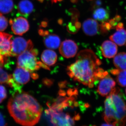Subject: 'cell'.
Returning <instances> with one entry per match:
<instances>
[{"label":"cell","instance_id":"1","mask_svg":"<svg viewBox=\"0 0 126 126\" xmlns=\"http://www.w3.org/2000/svg\"><path fill=\"white\" fill-rule=\"evenodd\" d=\"M101 61L92 50L86 49L79 52L76 61L67 67V74L71 78L89 88L94 83L108 75L100 68Z\"/></svg>","mask_w":126,"mask_h":126},{"label":"cell","instance_id":"2","mask_svg":"<svg viewBox=\"0 0 126 126\" xmlns=\"http://www.w3.org/2000/svg\"><path fill=\"white\" fill-rule=\"evenodd\" d=\"M76 89H69L65 93L63 90L59 92V97L50 105L46 113L54 126H73L80 118L79 113L73 112L74 109L78 106L76 97Z\"/></svg>","mask_w":126,"mask_h":126},{"label":"cell","instance_id":"3","mask_svg":"<svg viewBox=\"0 0 126 126\" xmlns=\"http://www.w3.org/2000/svg\"><path fill=\"white\" fill-rule=\"evenodd\" d=\"M7 108L15 121L24 126L37 124L43 111L42 107L35 98L22 92L17 93L9 99Z\"/></svg>","mask_w":126,"mask_h":126},{"label":"cell","instance_id":"4","mask_svg":"<svg viewBox=\"0 0 126 126\" xmlns=\"http://www.w3.org/2000/svg\"><path fill=\"white\" fill-rule=\"evenodd\" d=\"M120 89L115 88L104 102L103 118L109 125L124 126L126 123V103Z\"/></svg>","mask_w":126,"mask_h":126},{"label":"cell","instance_id":"5","mask_svg":"<svg viewBox=\"0 0 126 126\" xmlns=\"http://www.w3.org/2000/svg\"><path fill=\"white\" fill-rule=\"evenodd\" d=\"M38 53V50L33 49L18 55L17 62L18 67L23 68L30 72L38 70L41 67L48 69L47 65L38 61L36 56Z\"/></svg>","mask_w":126,"mask_h":126},{"label":"cell","instance_id":"6","mask_svg":"<svg viewBox=\"0 0 126 126\" xmlns=\"http://www.w3.org/2000/svg\"><path fill=\"white\" fill-rule=\"evenodd\" d=\"M33 45L30 40H26L21 37H16L12 41L11 56H18L33 49Z\"/></svg>","mask_w":126,"mask_h":126},{"label":"cell","instance_id":"7","mask_svg":"<svg viewBox=\"0 0 126 126\" xmlns=\"http://www.w3.org/2000/svg\"><path fill=\"white\" fill-rule=\"evenodd\" d=\"M12 35L0 32V66L2 67L4 58L11 56V40Z\"/></svg>","mask_w":126,"mask_h":126},{"label":"cell","instance_id":"8","mask_svg":"<svg viewBox=\"0 0 126 126\" xmlns=\"http://www.w3.org/2000/svg\"><path fill=\"white\" fill-rule=\"evenodd\" d=\"M116 84L114 79L108 74L101 79L97 92L102 96H108L115 89Z\"/></svg>","mask_w":126,"mask_h":126},{"label":"cell","instance_id":"9","mask_svg":"<svg viewBox=\"0 0 126 126\" xmlns=\"http://www.w3.org/2000/svg\"><path fill=\"white\" fill-rule=\"evenodd\" d=\"M9 22L11 25L12 31L15 34L17 35H23L29 29V22L24 17H17L13 20H10Z\"/></svg>","mask_w":126,"mask_h":126},{"label":"cell","instance_id":"10","mask_svg":"<svg viewBox=\"0 0 126 126\" xmlns=\"http://www.w3.org/2000/svg\"><path fill=\"white\" fill-rule=\"evenodd\" d=\"M78 47L76 43L72 40H65L62 42L59 47L60 54L66 58H70L75 56Z\"/></svg>","mask_w":126,"mask_h":126},{"label":"cell","instance_id":"11","mask_svg":"<svg viewBox=\"0 0 126 126\" xmlns=\"http://www.w3.org/2000/svg\"><path fill=\"white\" fill-rule=\"evenodd\" d=\"M82 29L84 33L89 36L96 35L100 31V25L96 20L89 18L84 21Z\"/></svg>","mask_w":126,"mask_h":126},{"label":"cell","instance_id":"12","mask_svg":"<svg viewBox=\"0 0 126 126\" xmlns=\"http://www.w3.org/2000/svg\"><path fill=\"white\" fill-rule=\"evenodd\" d=\"M30 73L23 68L18 67L14 71L12 76L16 83L20 85H23L30 81L31 76Z\"/></svg>","mask_w":126,"mask_h":126},{"label":"cell","instance_id":"13","mask_svg":"<svg viewBox=\"0 0 126 126\" xmlns=\"http://www.w3.org/2000/svg\"><path fill=\"white\" fill-rule=\"evenodd\" d=\"M101 50L104 57L112 58L117 54L118 48L117 45L112 41L106 40L102 44Z\"/></svg>","mask_w":126,"mask_h":126},{"label":"cell","instance_id":"14","mask_svg":"<svg viewBox=\"0 0 126 126\" xmlns=\"http://www.w3.org/2000/svg\"><path fill=\"white\" fill-rule=\"evenodd\" d=\"M44 43L46 47L49 49H55L60 46L61 40L57 35L49 34L45 36Z\"/></svg>","mask_w":126,"mask_h":126},{"label":"cell","instance_id":"15","mask_svg":"<svg viewBox=\"0 0 126 126\" xmlns=\"http://www.w3.org/2000/svg\"><path fill=\"white\" fill-rule=\"evenodd\" d=\"M58 56L55 52L50 49L44 50L41 55V59L44 64L48 66L55 64Z\"/></svg>","mask_w":126,"mask_h":126},{"label":"cell","instance_id":"16","mask_svg":"<svg viewBox=\"0 0 126 126\" xmlns=\"http://www.w3.org/2000/svg\"><path fill=\"white\" fill-rule=\"evenodd\" d=\"M33 5L29 0H22L18 4V10L20 14L27 17L33 11Z\"/></svg>","mask_w":126,"mask_h":126},{"label":"cell","instance_id":"17","mask_svg":"<svg viewBox=\"0 0 126 126\" xmlns=\"http://www.w3.org/2000/svg\"><path fill=\"white\" fill-rule=\"evenodd\" d=\"M110 40L119 46H126V31L124 28L117 31L109 37Z\"/></svg>","mask_w":126,"mask_h":126},{"label":"cell","instance_id":"18","mask_svg":"<svg viewBox=\"0 0 126 126\" xmlns=\"http://www.w3.org/2000/svg\"><path fill=\"white\" fill-rule=\"evenodd\" d=\"M113 63L117 69L126 70V53L121 52L117 54L113 58Z\"/></svg>","mask_w":126,"mask_h":126},{"label":"cell","instance_id":"19","mask_svg":"<svg viewBox=\"0 0 126 126\" xmlns=\"http://www.w3.org/2000/svg\"><path fill=\"white\" fill-rule=\"evenodd\" d=\"M94 19L103 22L107 21L109 18V14L107 10L103 8L95 9L93 14Z\"/></svg>","mask_w":126,"mask_h":126},{"label":"cell","instance_id":"20","mask_svg":"<svg viewBox=\"0 0 126 126\" xmlns=\"http://www.w3.org/2000/svg\"><path fill=\"white\" fill-rule=\"evenodd\" d=\"M14 7L13 0H0V13L7 14L11 12Z\"/></svg>","mask_w":126,"mask_h":126},{"label":"cell","instance_id":"21","mask_svg":"<svg viewBox=\"0 0 126 126\" xmlns=\"http://www.w3.org/2000/svg\"><path fill=\"white\" fill-rule=\"evenodd\" d=\"M112 74L116 75V79L119 86L122 87H126V70H116L111 71Z\"/></svg>","mask_w":126,"mask_h":126},{"label":"cell","instance_id":"22","mask_svg":"<svg viewBox=\"0 0 126 126\" xmlns=\"http://www.w3.org/2000/svg\"><path fill=\"white\" fill-rule=\"evenodd\" d=\"M12 76L11 75H9L3 70L0 66V83H9L11 78Z\"/></svg>","mask_w":126,"mask_h":126},{"label":"cell","instance_id":"23","mask_svg":"<svg viewBox=\"0 0 126 126\" xmlns=\"http://www.w3.org/2000/svg\"><path fill=\"white\" fill-rule=\"evenodd\" d=\"M8 25L7 19L0 13V32H2L6 29Z\"/></svg>","mask_w":126,"mask_h":126},{"label":"cell","instance_id":"24","mask_svg":"<svg viewBox=\"0 0 126 126\" xmlns=\"http://www.w3.org/2000/svg\"><path fill=\"white\" fill-rule=\"evenodd\" d=\"M7 91L4 86L0 85V103L7 97Z\"/></svg>","mask_w":126,"mask_h":126},{"label":"cell","instance_id":"25","mask_svg":"<svg viewBox=\"0 0 126 126\" xmlns=\"http://www.w3.org/2000/svg\"><path fill=\"white\" fill-rule=\"evenodd\" d=\"M6 125L4 117L2 113L0 112V126H5Z\"/></svg>","mask_w":126,"mask_h":126},{"label":"cell","instance_id":"26","mask_svg":"<svg viewBox=\"0 0 126 126\" xmlns=\"http://www.w3.org/2000/svg\"><path fill=\"white\" fill-rule=\"evenodd\" d=\"M109 23L111 26L112 29L116 28V26L117 24V23L114 19H111L108 21Z\"/></svg>","mask_w":126,"mask_h":126},{"label":"cell","instance_id":"27","mask_svg":"<svg viewBox=\"0 0 126 126\" xmlns=\"http://www.w3.org/2000/svg\"><path fill=\"white\" fill-rule=\"evenodd\" d=\"M39 34L41 36H46L49 34L48 31H47L43 30H39Z\"/></svg>","mask_w":126,"mask_h":126},{"label":"cell","instance_id":"28","mask_svg":"<svg viewBox=\"0 0 126 126\" xmlns=\"http://www.w3.org/2000/svg\"><path fill=\"white\" fill-rule=\"evenodd\" d=\"M123 27H124V24L123 23H119L117 25L116 27V30H118L123 29Z\"/></svg>","mask_w":126,"mask_h":126},{"label":"cell","instance_id":"29","mask_svg":"<svg viewBox=\"0 0 126 126\" xmlns=\"http://www.w3.org/2000/svg\"><path fill=\"white\" fill-rule=\"evenodd\" d=\"M113 19L118 23V22H119L121 20V17L120 16L118 15H117L115 16V18H113Z\"/></svg>","mask_w":126,"mask_h":126},{"label":"cell","instance_id":"30","mask_svg":"<svg viewBox=\"0 0 126 126\" xmlns=\"http://www.w3.org/2000/svg\"><path fill=\"white\" fill-rule=\"evenodd\" d=\"M51 0L53 3H56L57 2H58V1H61L62 0Z\"/></svg>","mask_w":126,"mask_h":126},{"label":"cell","instance_id":"31","mask_svg":"<svg viewBox=\"0 0 126 126\" xmlns=\"http://www.w3.org/2000/svg\"><path fill=\"white\" fill-rule=\"evenodd\" d=\"M39 1H40V2H43L44 1V0H38Z\"/></svg>","mask_w":126,"mask_h":126},{"label":"cell","instance_id":"32","mask_svg":"<svg viewBox=\"0 0 126 126\" xmlns=\"http://www.w3.org/2000/svg\"></svg>","mask_w":126,"mask_h":126},{"label":"cell","instance_id":"33","mask_svg":"<svg viewBox=\"0 0 126 126\" xmlns=\"http://www.w3.org/2000/svg\"></svg>","mask_w":126,"mask_h":126}]
</instances>
